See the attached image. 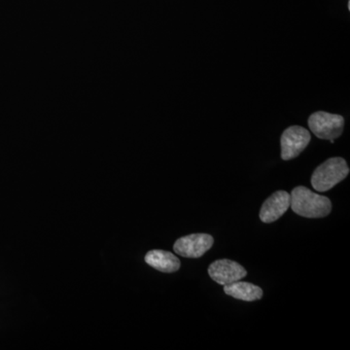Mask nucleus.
Segmentation results:
<instances>
[{"instance_id":"f257e3e1","label":"nucleus","mask_w":350,"mask_h":350,"mask_svg":"<svg viewBox=\"0 0 350 350\" xmlns=\"http://www.w3.org/2000/svg\"><path fill=\"white\" fill-rule=\"evenodd\" d=\"M290 207L298 215L306 218H323L332 211L331 200L310 189L299 186L290 194Z\"/></svg>"},{"instance_id":"f03ea898","label":"nucleus","mask_w":350,"mask_h":350,"mask_svg":"<svg viewBox=\"0 0 350 350\" xmlns=\"http://www.w3.org/2000/svg\"><path fill=\"white\" fill-rule=\"evenodd\" d=\"M349 167L345 159L331 158L320 165L312 176V185L315 191L327 192L347 178Z\"/></svg>"},{"instance_id":"7ed1b4c3","label":"nucleus","mask_w":350,"mask_h":350,"mask_svg":"<svg viewBox=\"0 0 350 350\" xmlns=\"http://www.w3.org/2000/svg\"><path fill=\"white\" fill-rule=\"evenodd\" d=\"M308 126L315 137L334 142L344 131L345 119L340 115L319 111L310 117Z\"/></svg>"},{"instance_id":"20e7f679","label":"nucleus","mask_w":350,"mask_h":350,"mask_svg":"<svg viewBox=\"0 0 350 350\" xmlns=\"http://www.w3.org/2000/svg\"><path fill=\"white\" fill-rule=\"evenodd\" d=\"M213 243L214 239L211 234H192L177 239L174 250L182 257L197 259L211 250Z\"/></svg>"},{"instance_id":"39448f33","label":"nucleus","mask_w":350,"mask_h":350,"mask_svg":"<svg viewBox=\"0 0 350 350\" xmlns=\"http://www.w3.org/2000/svg\"><path fill=\"white\" fill-rule=\"evenodd\" d=\"M310 142V131L299 126H292L282 135V158L289 161L300 155Z\"/></svg>"},{"instance_id":"423d86ee","label":"nucleus","mask_w":350,"mask_h":350,"mask_svg":"<svg viewBox=\"0 0 350 350\" xmlns=\"http://www.w3.org/2000/svg\"><path fill=\"white\" fill-rule=\"evenodd\" d=\"M208 275L214 282L225 286L243 280L247 275V271L239 262L222 259L214 261L209 266Z\"/></svg>"},{"instance_id":"0eeeda50","label":"nucleus","mask_w":350,"mask_h":350,"mask_svg":"<svg viewBox=\"0 0 350 350\" xmlns=\"http://www.w3.org/2000/svg\"><path fill=\"white\" fill-rule=\"evenodd\" d=\"M290 207V194L286 191H276L265 200L260 211L262 222L273 223L278 220Z\"/></svg>"},{"instance_id":"6e6552de","label":"nucleus","mask_w":350,"mask_h":350,"mask_svg":"<svg viewBox=\"0 0 350 350\" xmlns=\"http://www.w3.org/2000/svg\"><path fill=\"white\" fill-rule=\"evenodd\" d=\"M145 262L162 273H175L180 269L181 262L174 253L165 250H151L145 256Z\"/></svg>"},{"instance_id":"1a4fd4ad","label":"nucleus","mask_w":350,"mask_h":350,"mask_svg":"<svg viewBox=\"0 0 350 350\" xmlns=\"http://www.w3.org/2000/svg\"><path fill=\"white\" fill-rule=\"evenodd\" d=\"M224 292L228 296L245 301H258L262 299V290L250 282H236L225 285Z\"/></svg>"}]
</instances>
